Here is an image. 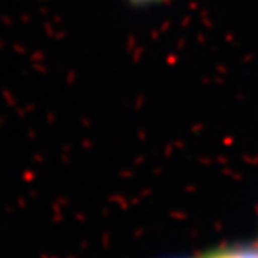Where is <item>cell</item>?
<instances>
[{
    "label": "cell",
    "mask_w": 258,
    "mask_h": 258,
    "mask_svg": "<svg viewBox=\"0 0 258 258\" xmlns=\"http://www.w3.org/2000/svg\"><path fill=\"white\" fill-rule=\"evenodd\" d=\"M136 4H148V2H159V0H133Z\"/></svg>",
    "instance_id": "cell-2"
},
{
    "label": "cell",
    "mask_w": 258,
    "mask_h": 258,
    "mask_svg": "<svg viewBox=\"0 0 258 258\" xmlns=\"http://www.w3.org/2000/svg\"><path fill=\"white\" fill-rule=\"evenodd\" d=\"M198 258H258V243H233L215 247Z\"/></svg>",
    "instance_id": "cell-1"
}]
</instances>
